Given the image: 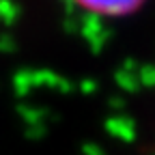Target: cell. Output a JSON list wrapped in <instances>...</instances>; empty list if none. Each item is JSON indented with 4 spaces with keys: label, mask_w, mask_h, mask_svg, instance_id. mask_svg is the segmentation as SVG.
<instances>
[{
    "label": "cell",
    "mask_w": 155,
    "mask_h": 155,
    "mask_svg": "<svg viewBox=\"0 0 155 155\" xmlns=\"http://www.w3.org/2000/svg\"><path fill=\"white\" fill-rule=\"evenodd\" d=\"M69 2L88 15L116 19V17H127L138 9H142L147 0H69Z\"/></svg>",
    "instance_id": "1"
}]
</instances>
